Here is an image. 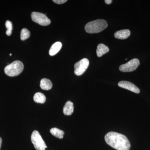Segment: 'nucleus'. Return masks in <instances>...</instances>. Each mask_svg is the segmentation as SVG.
Wrapping results in <instances>:
<instances>
[{"instance_id": "f257e3e1", "label": "nucleus", "mask_w": 150, "mask_h": 150, "mask_svg": "<svg viewBox=\"0 0 150 150\" xmlns=\"http://www.w3.org/2000/svg\"><path fill=\"white\" fill-rule=\"evenodd\" d=\"M108 144L117 150H129L131 144L126 136L115 132H110L105 136Z\"/></svg>"}, {"instance_id": "f03ea898", "label": "nucleus", "mask_w": 150, "mask_h": 150, "mask_svg": "<svg viewBox=\"0 0 150 150\" xmlns=\"http://www.w3.org/2000/svg\"><path fill=\"white\" fill-rule=\"evenodd\" d=\"M107 26L106 21L103 19H98L87 23L85 26V29L88 33H98L104 30Z\"/></svg>"}, {"instance_id": "7ed1b4c3", "label": "nucleus", "mask_w": 150, "mask_h": 150, "mask_svg": "<svg viewBox=\"0 0 150 150\" xmlns=\"http://www.w3.org/2000/svg\"><path fill=\"white\" fill-rule=\"evenodd\" d=\"M24 69L22 62L19 61H15L7 65L5 68V74L9 76H16L20 74Z\"/></svg>"}, {"instance_id": "20e7f679", "label": "nucleus", "mask_w": 150, "mask_h": 150, "mask_svg": "<svg viewBox=\"0 0 150 150\" xmlns=\"http://www.w3.org/2000/svg\"><path fill=\"white\" fill-rule=\"evenodd\" d=\"M31 140L34 147L37 150H45L47 148L38 131H34L33 132Z\"/></svg>"}, {"instance_id": "39448f33", "label": "nucleus", "mask_w": 150, "mask_h": 150, "mask_svg": "<svg viewBox=\"0 0 150 150\" xmlns=\"http://www.w3.org/2000/svg\"><path fill=\"white\" fill-rule=\"evenodd\" d=\"M31 18L33 21L43 26H46L51 23V20L46 15L41 13L33 12L31 13Z\"/></svg>"}, {"instance_id": "423d86ee", "label": "nucleus", "mask_w": 150, "mask_h": 150, "mask_svg": "<svg viewBox=\"0 0 150 150\" xmlns=\"http://www.w3.org/2000/svg\"><path fill=\"white\" fill-rule=\"evenodd\" d=\"M140 64L139 60L137 59H134L126 64L121 65L119 67V70L123 72H129L137 69Z\"/></svg>"}, {"instance_id": "0eeeda50", "label": "nucleus", "mask_w": 150, "mask_h": 150, "mask_svg": "<svg viewBox=\"0 0 150 150\" xmlns=\"http://www.w3.org/2000/svg\"><path fill=\"white\" fill-rule=\"evenodd\" d=\"M89 62L87 59L84 58L77 62L74 65V73L77 76H81L85 72L87 69Z\"/></svg>"}, {"instance_id": "6e6552de", "label": "nucleus", "mask_w": 150, "mask_h": 150, "mask_svg": "<svg viewBox=\"0 0 150 150\" xmlns=\"http://www.w3.org/2000/svg\"><path fill=\"white\" fill-rule=\"evenodd\" d=\"M118 86L120 87L126 89L135 93H139L140 92V90L139 88L137 87L135 85L130 82L121 81L118 83Z\"/></svg>"}, {"instance_id": "1a4fd4ad", "label": "nucleus", "mask_w": 150, "mask_h": 150, "mask_svg": "<svg viewBox=\"0 0 150 150\" xmlns=\"http://www.w3.org/2000/svg\"><path fill=\"white\" fill-rule=\"evenodd\" d=\"M131 34V31L129 29L121 30L116 31L114 33V37L117 39H126L128 38Z\"/></svg>"}, {"instance_id": "9d476101", "label": "nucleus", "mask_w": 150, "mask_h": 150, "mask_svg": "<svg viewBox=\"0 0 150 150\" xmlns=\"http://www.w3.org/2000/svg\"><path fill=\"white\" fill-rule=\"evenodd\" d=\"M74 106L73 103L71 101H67L63 108L64 114L66 115H71L74 112Z\"/></svg>"}, {"instance_id": "9b49d317", "label": "nucleus", "mask_w": 150, "mask_h": 150, "mask_svg": "<svg viewBox=\"0 0 150 150\" xmlns=\"http://www.w3.org/2000/svg\"><path fill=\"white\" fill-rule=\"evenodd\" d=\"M109 51V49L108 46L102 43H100L98 44L97 48V55L98 57H101L105 54L107 53Z\"/></svg>"}, {"instance_id": "f8f14e48", "label": "nucleus", "mask_w": 150, "mask_h": 150, "mask_svg": "<svg viewBox=\"0 0 150 150\" xmlns=\"http://www.w3.org/2000/svg\"><path fill=\"white\" fill-rule=\"evenodd\" d=\"M62 46V43L60 42H56L53 44L49 51L50 56H54L57 54L61 50Z\"/></svg>"}, {"instance_id": "ddd939ff", "label": "nucleus", "mask_w": 150, "mask_h": 150, "mask_svg": "<svg viewBox=\"0 0 150 150\" xmlns=\"http://www.w3.org/2000/svg\"><path fill=\"white\" fill-rule=\"evenodd\" d=\"M52 86L53 84L52 82L48 79L44 78L40 81V87L42 89L44 90H49L52 88Z\"/></svg>"}, {"instance_id": "4468645a", "label": "nucleus", "mask_w": 150, "mask_h": 150, "mask_svg": "<svg viewBox=\"0 0 150 150\" xmlns=\"http://www.w3.org/2000/svg\"><path fill=\"white\" fill-rule=\"evenodd\" d=\"M33 100L37 103H43L46 101V97L43 93L38 92L34 95Z\"/></svg>"}, {"instance_id": "2eb2a0df", "label": "nucleus", "mask_w": 150, "mask_h": 150, "mask_svg": "<svg viewBox=\"0 0 150 150\" xmlns=\"http://www.w3.org/2000/svg\"><path fill=\"white\" fill-rule=\"evenodd\" d=\"M50 132L54 137L60 139H63L64 134V131L56 128H52L50 130Z\"/></svg>"}, {"instance_id": "dca6fc26", "label": "nucleus", "mask_w": 150, "mask_h": 150, "mask_svg": "<svg viewBox=\"0 0 150 150\" xmlns=\"http://www.w3.org/2000/svg\"><path fill=\"white\" fill-rule=\"evenodd\" d=\"M30 36V32L27 29L24 28L22 30L21 33V39L24 40L28 39Z\"/></svg>"}, {"instance_id": "f3484780", "label": "nucleus", "mask_w": 150, "mask_h": 150, "mask_svg": "<svg viewBox=\"0 0 150 150\" xmlns=\"http://www.w3.org/2000/svg\"><path fill=\"white\" fill-rule=\"evenodd\" d=\"M6 27L7 28L6 34L8 36H10L13 30V24L11 22L9 21H7L5 23Z\"/></svg>"}, {"instance_id": "a211bd4d", "label": "nucleus", "mask_w": 150, "mask_h": 150, "mask_svg": "<svg viewBox=\"0 0 150 150\" xmlns=\"http://www.w3.org/2000/svg\"><path fill=\"white\" fill-rule=\"evenodd\" d=\"M53 2L58 4H62L67 1V0H54Z\"/></svg>"}, {"instance_id": "6ab92c4d", "label": "nucleus", "mask_w": 150, "mask_h": 150, "mask_svg": "<svg viewBox=\"0 0 150 150\" xmlns=\"http://www.w3.org/2000/svg\"><path fill=\"white\" fill-rule=\"evenodd\" d=\"M105 2L107 4H110L112 3V0H105Z\"/></svg>"}, {"instance_id": "aec40b11", "label": "nucleus", "mask_w": 150, "mask_h": 150, "mask_svg": "<svg viewBox=\"0 0 150 150\" xmlns=\"http://www.w3.org/2000/svg\"><path fill=\"white\" fill-rule=\"evenodd\" d=\"M2 142V140L1 137H0V149H1V146Z\"/></svg>"}, {"instance_id": "412c9836", "label": "nucleus", "mask_w": 150, "mask_h": 150, "mask_svg": "<svg viewBox=\"0 0 150 150\" xmlns=\"http://www.w3.org/2000/svg\"><path fill=\"white\" fill-rule=\"evenodd\" d=\"M11 55H12V54H10V56H11Z\"/></svg>"}]
</instances>
